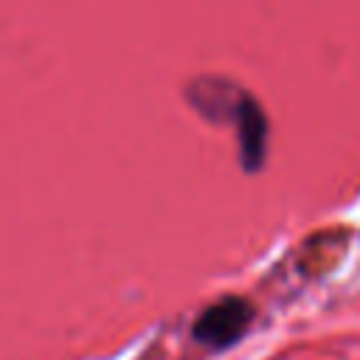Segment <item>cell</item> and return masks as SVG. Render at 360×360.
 <instances>
[{"mask_svg":"<svg viewBox=\"0 0 360 360\" xmlns=\"http://www.w3.org/2000/svg\"><path fill=\"white\" fill-rule=\"evenodd\" d=\"M253 321V304L242 295H222L214 304H208L191 323L194 340L211 349L233 346Z\"/></svg>","mask_w":360,"mask_h":360,"instance_id":"1","label":"cell"},{"mask_svg":"<svg viewBox=\"0 0 360 360\" xmlns=\"http://www.w3.org/2000/svg\"><path fill=\"white\" fill-rule=\"evenodd\" d=\"M233 124H236V143H239V163L245 172H256L264 163L267 155V115L262 104L250 93H239L236 110H233Z\"/></svg>","mask_w":360,"mask_h":360,"instance_id":"2","label":"cell"}]
</instances>
